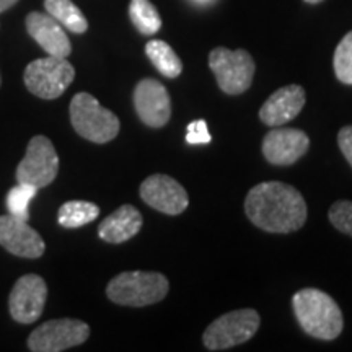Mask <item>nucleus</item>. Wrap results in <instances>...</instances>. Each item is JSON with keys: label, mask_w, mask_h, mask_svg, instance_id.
I'll use <instances>...</instances> for the list:
<instances>
[{"label": "nucleus", "mask_w": 352, "mask_h": 352, "mask_svg": "<svg viewBox=\"0 0 352 352\" xmlns=\"http://www.w3.org/2000/svg\"><path fill=\"white\" fill-rule=\"evenodd\" d=\"M245 212L264 232L290 233L305 223L307 202L294 186L266 182L250 189L245 199Z\"/></svg>", "instance_id": "nucleus-1"}, {"label": "nucleus", "mask_w": 352, "mask_h": 352, "mask_svg": "<svg viewBox=\"0 0 352 352\" xmlns=\"http://www.w3.org/2000/svg\"><path fill=\"white\" fill-rule=\"evenodd\" d=\"M296 318L303 331L321 341H333L342 333L344 320L340 305L327 292L302 289L292 298Z\"/></svg>", "instance_id": "nucleus-2"}, {"label": "nucleus", "mask_w": 352, "mask_h": 352, "mask_svg": "<svg viewBox=\"0 0 352 352\" xmlns=\"http://www.w3.org/2000/svg\"><path fill=\"white\" fill-rule=\"evenodd\" d=\"M168 290V279L160 272L129 271L113 277L107 296L118 305L147 307L164 300Z\"/></svg>", "instance_id": "nucleus-3"}, {"label": "nucleus", "mask_w": 352, "mask_h": 352, "mask_svg": "<svg viewBox=\"0 0 352 352\" xmlns=\"http://www.w3.org/2000/svg\"><path fill=\"white\" fill-rule=\"evenodd\" d=\"M70 122L80 138L95 144L111 142L120 132L116 114L90 94H77L70 101Z\"/></svg>", "instance_id": "nucleus-4"}, {"label": "nucleus", "mask_w": 352, "mask_h": 352, "mask_svg": "<svg viewBox=\"0 0 352 352\" xmlns=\"http://www.w3.org/2000/svg\"><path fill=\"white\" fill-rule=\"evenodd\" d=\"M76 77V69L65 57L47 56L26 65L23 80L33 95L56 100L67 90Z\"/></svg>", "instance_id": "nucleus-5"}, {"label": "nucleus", "mask_w": 352, "mask_h": 352, "mask_svg": "<svg viewBox=\"0 0 352 352\" xmlns=\"http://www.w3.org/2000/svg\"><path fill=\"white\" fill-rule=\"evenodd\" d=\"M261 318L253 308H241L219 316L209 324L202 342L209 351H226L250 341L256 334Z\"/></svg>", "instance_id": "nucleus-6"}, {"label": "nucleus", "mask_w": 352, "mask_h": 352, "mask_svg": "<svg viewBox=\"0 0 352 352\" xmlns=\"http://www.w3.org/2000/svg\"><path fill=\"white\" fill-rule=\"evenodd\" d=\"M209 67L214 72L220 90L227 95H240L252 87L254 60L245 50L230 51L215 47L209 54Z\"/></svg>", "instance_id": "nucleus-7"}, {"label": "nucleus", "mask_w": 352, "mask_h": 352, "mask_svg": "<svg viewBox=\"0 0 352 352\" xmlns=\"http://www.w3.org/2000/svg\"><path fill=\"white\" fill-rule=\"evenodd\" d=\"M59 171V157L54 145L44 135H34L30 140L23 160L16 168V182L44 188L56 179Z\"/></svg>", "instance_id": "nucleus-8"}, {"label": "nucleus", "mask_w": 352, "mask_h": 352, "mask_svg": "<svg viewBox=\"0 0 352 352\" xmlns=\"http://www.w3.org/2000/svg\"><path fill=\"white\" fill-rule=\"evenodd\" d=\"M88 336L90 327L80 320H51L30 334L28 347L33 352H60L82 344Z\"/></svg>", "instance_id": "nucleus-9"}, {"label": "nucleus", "mask_w": 352, "mask_h": 352, "mask_svg": "<svg viewBox=\"0 0 352 352\" xmlns=\"http://www.w3.org/2000/svg\"><path fill=\"white\" fill-rule=\"evenodd\" d=\"M47 298V285L36 274L21 276L13 285L8 308L12 318L19 323H34L43 315Z\"/></svg>", "instance_id": "nucleus-10"}, {"label": "nucleus", "mask_w": 352, "mask_h": 352, "mask_svg": "<svg viewBox=\"0 0 352 352\" xmlns=\"http://www.w3.org/2000/svg\"><path fill=\"white\" fill-rule=\"evenodd\" d=\"M140 197L147 206L166 215H179L188 209L186 189L168 175H152L140 184Z\"/></svg>", "instance_id": "nucleus-11"}, {"label": "nucleus", "mask_w": 352, "mask_h": 352, "mask_svg": "<svg viewBox=\"0 0 352 352\" xmlns=\"http://www.w3.org/2000/svg\"><path fill=\"white\" fill-rule=\"evenodd\" d=\"M134 108L145 126L164 127L171 118L168 90L155 78H144L134 88Z\"/></svg>", "instance_id": "nucleus-12"}, {"label": "nucleus", "mask_w": 352, "mask_h": 352, "mask_svg": "<svg viewBox=\"0 0 352 352\" xmlns=\"http://www.w3.org/2000/svg\"><path fill=\"white\" fill-rule=\"evenodd\" d=\"M310 139L305 132L292 127H279L264 135L263 155L272 165H292L305 155Z\"/></svg>", "instance_id": "nucleus-13"}, {"label": "nucleus", "mask_w": 352, "mask_h": 352, "mask_svg": "<svg viewBox=\"0 0 352 352\" xmlns=\"http://www.w3.org/2000/svg\"><path fill=\"white\" fill-rule=\"evenodd\" d=\"M0 245L8 253L21 258H39L44 253V241L41 235L28 226V220L0 215Z\"/></svg>", "instance_id": "nucleus-14"}, {"label": "nucleus", "mask_w": 352, "mask_h": 352, "mask_svg": "<svg viewBox=\"0 0 352 352\" xmlns=\"http://www.w3.org/2000/svg\"><path fill=\"white\" fill-rule=\"evenodd\" d=\"M303 107H305V90L300 85L292 83L279 88L264 101L259 109V120L272 127L287 124L298 116Z\"/></svg>", "instance_id": "nucleus-15"}, {"label": "nucleus", "mask_w": 352, "mask_h": 352, "mask_svg": "<svg viewBox=\"0 0 352 352\" xmlns=\"http://www.w3.org/2000/svg\"><path fill=\"white\" fill-rule=\"evenodd\" d=\"M26 30H28L30 36L50 56L65 57L67 59V56L72 52V46H70L64 26L52 19L50 13H30L26 16Z\"/></svg>", "instance_id": "nucleus-16"}, {"label": "nucleus", "mask_w": 352, "mask_h": 352, "mask_svg": "<svg viewBox=\"0 0 352 352\" xmlns=\"http://www.w3.org/2000/svg\"><path fill=\"white\" fill-rule=\"evenodd\" d=\"M142 222V214L134 206L124 204L100 223L98 235L108 243H124L138 235Z\"/></svg>", "instance_id": "nucleus-17"}, {"label": "nucleus", "mask_w": 352, "mask_h": 352, "mask_svg": "<svg viewBox=\"0 0 352 352\" xmlns=\"http://www.w3.org/2000/svg\"><path fill=\"white\" fill-rule=\"evenodd\" d=\"M145 54L158 72L166 78H176L183 72L182 59L173 51V47L162 39H152L145 44Z\"/></svg>", "instance_id": "nucleus-18"}, {"label": "nucleus", "mask_w": 352, "mask_h": 352, "mask_svg": "<svg viewBox=\"0 0 352 352\" xmlns=\"http://www.w3.org/2000/svg\"><path fill=\"white\" fill-rule=\"evenodd\" d=\"M44 7L52 19L59 21L69 32L82 34L88 30V21L72 0H44Z\"/></svg>", "instance_id": "nucleus-19"}, {"label": "nucleus", "mask_w": 352, "mask_h": 352, "mask_svg": "<svg viewBox=\"0 0 352 352\" xmlns=\"http://www.w3.org/2000/svg\"><path fill=\"white\" fill-rule=\"evenodd\" d=\"M100 215V208L88 201H69L60 206L57 222L65 228H78L94 222Z\"/></svg>", "instance_id": "nucleus-20"}, {"label": "nucleus", "mask_w": 352, "mask_h": 352, "mask_svg": "<svg viewBox=\"0 0 352 352\" xmlns=\"http://www.w3.org/2000/svg\"><path fill=\"white\" fill-rule=\"evenodd\" d=\"M129 16L132 25L145 36H152L162 28L160 13L157 12L151 0H131Z\"/></svg>", "instance_id": "nucleus-21"}, {"label": "nucleus", "mask_w": 352, "mask_h": 352, "mask_svg": "<svg viewBox=\"0 0 352 352\" xmlns=\"http://www.w3.org/2000/svg\"><path fill=\"white\" fill-rule=\"evenodd\" d=\"M38 188L32 186V184L19 183L13 186L7 195V209L8 214L13 217H19L23 220L30 219V202L34 196H36Z\"/></svg>", "instance_id": "nucleus-22"}, {"label": "nucleus", "mask_w": 352, "mask_h": 352, "mask_svg": "<svg viewBox=\"0 0 352 352\" xmlns=\"http://www.w3.org/2000/svg\"><path fill=\"white\" fill-rule=\"evenodd\" d=\"M333 65L338 80L344 85H352V32L347 33L338 44Z\"/></svg>", "instance_id": "nucleus-23"}, {"label": "nucleus", "mask_w": 352, "mask_h": 352, "mask_svg": "<svg viewBox=\"0 0 352 352\" xmlns=\"http://www.w3.org/2000/svg\"><path fill=\"white\" fill-rule=\"evenodd\" d=\"M329 222L341 233L352 236V201H336L329 208Z\"/></svg>", "instance_id": "nucleus-24"}, {"label": "nucleus", "mask_w": 352, "mask_h": 352, "mask_svg": "<svg viewBox=\"0 0 352 352\" xmlns=\"http://www.w3.org/2000/svg\"><path fill=\"white\" fill-rule=\"evenodd\" d=\"M212 138H210V132L208 129V122L204 120L192 121L188 124L186 129V142L191 145H202L209 144Z\"/></svg>", "instance_id": "nucleus-25"}, {"label": "nucleus", "mask_w": 352, "mask_h": 352, "mask_svg": "<svg viewBox=\"0 0 352 352\" xmlns=\"http://www.w3.org/2000/svg\"><path fill=\"white\" fill-rule=\"evenodd\" d=\"M338 145H340V151L342 155L346 157V160L349 162L352 166V126H346L338 132Z\"/></svg>", "instance_id": "nucleus-26"}, {"label": "nucleus", "mask_w": 352, "mask_h": 352, "mask_svg": "<svg viewBox=\"0 0 352 352\" xmlns=\"http://www.w3.org/2000/svg\"><path fill=\"white\" fill-rule=\"evenodd\" d=\"M16 2H19V0H0V13L8 10V8L15 6Z\"/></svg>", "instance_id": "nucleus-27"}, {"label": "nucleus", "mask_w": 352, "mask_h": 352, "mask_svg": "<svg viewBox=\"0 0 352 352\" xmlns=\"http://www.w3.org/2000/svg\"><path fill=\"white\" fill-rule=\"evenodd\" d=\"M191 2H195L196 6H199V7H208V6H210V3H214L215 0H191Z\"/></svg>", "instance_id": "nucleus-28"}, {"label": "nucleus", "mask_w": 352, "mask_h": 352, "mask_svg": "<svg viewBox=\"0 0 352 352\" xmlns=\"http://www.w3.org/2000/svg\"><path fill=\"white\" fill-rule=\"evenodd\" d=\"M307 3H320V2H323V0H305Z\"/></svg>", "instance_id": "nucleus-29"}, {"label": "nucleus", "mask_w": 352, "mask_h": 352, "mask_svg": "<svg viewBox=\"0 0 352 352\" xmlns=\"http://www.w3.org/2000/svg\"><path fill=\"white\" fill-rule=\"evenodd\" d=\"M0 82H2V77H0Z\"/></svg>", "instance_id": "nucleus-30"}]
</instances>
